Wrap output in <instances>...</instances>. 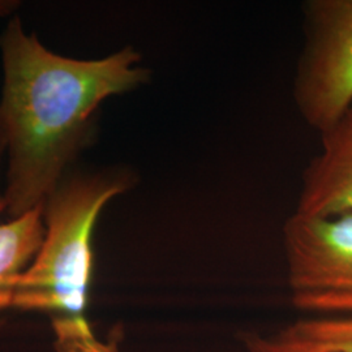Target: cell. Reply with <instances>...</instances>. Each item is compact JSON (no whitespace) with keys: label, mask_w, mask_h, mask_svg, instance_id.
<instances>
[{"label":"cell","mask_w":352,"mask_h":352,"mask_svg":"<svg viewBox=\"0 0 352 352\" xmlns=\"http://www.w3.org/2000/svg\"><path fill=\"white\" fill-rule=\"evenodd\" d=\"M7 138L6 212L20 217L41 204L93 138L102 102L146 84L149 69L131 46L101 59H72L46 49L13 14L0 34Z\"/></svg>","instance_id":"6da1fadb"},{"label":"cell","mask_w":352,"mask_h":352,"mask_svg":"<svg viewBox=\"0 0 352 352\" xmlns=\"http://www.w3.org/2000/svg\"><path fill=\"white\" fill-rule=\"evenodd\" d=\"M133 184L124 170L71 168L45 201L46 235L17 283L12 308L47 316L56 352H119L96 336L87 316L93 234L104 206Z\"/></svg>","instance_id":"7a4b0ae2"},{"label":"cell","mask_w":352,"mask_h":352,"mask_svg":"<svg viewBox=\"0 0 352 352\" xmlns=\"http://www.w3.org/2000/svg\"><path fill=\"white\" fill-rule=\"evenodd\" d=\"M292 305L314 316H352V213L292 214L283 226Z\"/></svg>","instance_id":"3957f363"},{"label":"cell","mask_w":352,"mask_h":352,"mask_svg":"<svg viewBox=\"0 0 352 352\" xmlns=\"http://www.w3.org/2000/svg\"><path fill=\"white\" fill-rule=\"evenodd\" d=\"M304 16L294 97L304 122L322 133L352 106V0H312Z\"/></svg>","instance_id":"277c9868"},{"label":"cell","mask_w":352,"mask_h":352,"mask_svg":"<svg viewBox=\"0 0 352 352\" xmlns=\"http://www.w3.org/2000/svg\"><path fill=\"white\" fill-rule=\"evenodd\" d=\"M321 135V151L302 171L295 213L337 217L352 213V106Z\"/></svg>","instance_id":"5b68a950"},{"label":"cell","mask_w":352,"mask_h":352,"mask_svg":"<svg viewBox=\"0 0 352 352\" xmlns=\"http://www.w3.org/2000/svg\"><path fill=\"white\" fill-rule=\"evenodd\" d=\"M245 352H352V316H314L273 334H241Z\"/></svg>","instance_id":"8992f818"},{"label":"cell","mask_w":352,"mask_h":352,"mask_svg":"<svg viewBox=\"0 0 352 352\" xmlns=\"http://www.w3.org/2000/svg\"><path fill=\"white\" fill-rule=\"evenodd\" d=\"M6 209L0 195V214ZM45 235V204L8 222H0V309L12 308L17 283L34 261Z\"/></svg>","instance_id":"52a82bcc"},{"label":"cell","mask_w":352,"mask_h":352,"mask_svg":"<svg viewBox=\"0 0 352 352\" xmlns=\"http://www.w3.org/2000/svg\"><path fill=\"white\" fill-rule=\"evenodd\" d=\"M19 7L20 1L17 0H0V17L12 16Z\"/></svg>","instance_id":"ba28073f"},{"label":"cell","mask_w":352,"mask_h":352,"mask_svg":"<svg viewBox=\"0 0 352 352\" xmlns=\"http://www.w3.org/2000/svg\"><path fill=\"white\" fill-rule=\"evenodd\" d=\"M0 144H3L7 148V138H6V129H4L1 115H0Z\"/></svg>","instance_id":"9c48e42d"},{"label":"cell","mask_w":352,"mask_h":352,"mask_svg":"<svg viewBox=\"0 0 352 352\" xmlns=\"http://www.w3.org/2000/svg\"><path fill=\"white\" fill-rule=\"evenodd\" d=\"M7 153V148L3 145V144H0V170H1V162H3V157H4V154Z\"/></svg>","instance_id":"30bf717a"}]
</instances>
